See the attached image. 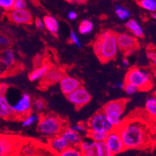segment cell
<instances>
[{"label": "cell", "mask_w": 156, "mask_h": 156, "mask_svg": "<svg viewBox=\"0 0 156 156\" xmlns=\"http://www.w3.org/2000/svg\"><path fill=\"white\" fill-rule=\"evenodd\" d=\"M8 89H9V86L5 83H0V94H5L7 92Z\"/></svg>", "instance_id": "obj_41"}, {"label": "cell", "mask_w": 156, "mask_h": 156, "mask_svg": "<svg viewBox=\"0 0 156 156\" xmlns=\"http://www.w3.org/2000/svg\"><path fill=\"white\" fill-rule=\"evenodd\" d=\"M33 64H34V66H35V68L41 66V65L43 64L42 56L40 55H36V56L34 58V59H33Z\"/></svg>", "instance_id": "obj_39"}, {"label": "cell", "mask_w": 156, "mask_h": 156, "mask_svg": "<svg viewBox=\"0 0 156 156\" xmlns=\"http://www.w3.org/2000/svg\"><path fill=\"white\" fill-rule=\"evenodd\" d=\"M66 1H68V2H69L76 3V4H83V3H85L87 0H66Z\"/></svg>", "instance_id": "obj_45"}, {"label": "cell", "mask_w": 156, "mask_h": 156, "mask_svg": "<svg viewBox=\"0 0 156 156\" xmlns=\"http://www.w3.org/2000/svg\"><path fill=\"white\" fill-rule=\"evenodd\" d=\"M35 23V26L38 29H41V30H44V22H43V20L40 19V18H37L34 21Z\"/></svg>", "instance_id": "obj_40"}, {"label": "cell", "mask_w": 156, "mask_h": 156, "mask_svg": "<svg viewBox=\"0 0 156 156\" xmlns=\"http://www.w3.org/2000/svg\"><path fill=\"white\" fill-rule=\"evenodd\" d=\"M58 83H59V87H60L61 91L65 95H67L69 93L81 86V83L80 80L73 76H67V75H65Z\"/></svg>", "instance_id": "obj_15"}, {"label": "cell", "mask_w": 156, "mask_h": 156, "mask_svg": "<svg viewBox=\"0 0 156 156\" xmlns=\"http://www.w3.org/2000/svg\"><path fill=\"white\" fill-rule=\"evenodd\" d=\"M86 124L88 128V130L104 132L107 133L115 129L112 123L109 122L105 114L102 112V110L95 112L86 122Z\"/></svg>", "instance_id": "obj_6"}, {"label": "cell", "mask_w": 156, "mask_h": 156, "mask_svg": "<svg viewBox=\"0 0 156 156\" xmlns=\"http://www.w3.org/2000/svg\"><path fill=\"white\" fill-rule=\"evenodd\" d=\"M2 75L1 74V73H0V79H1V78H2Z\"/></svg>", "instance_id": "obj_49"}, {"label": "cell", "mask_w": 156, "mask_h": 156, "mask_svg": "<svg viewBox=\"0 0 156 156\" xmlns=\"http://www.w3.org/2000/svg\"><path fill=\"white\" fill-rule=\"evenodd\" d=\"M57 156H83V154L78 146H69Z\"/></svg>", "instance_id": "obj_26"}, {"label": "cell", "mask_w": 156, "mask_h": 156, "mask_svg": "<svg viewBox=\"0 0 156 156\" xmlns=\"http://www.w3.org/2000/svg\"><path fill=\"white\" fill-rule=\"evenodd\" d=\"M69 39H70L71 42L74 44L76 47L78 48H81L82 46V44H81V41H80V38L78 37L77 34L75 31L72 30L70 32V34H69Z\"/></svg>", "instance_id": "obj_36"}, {"label": "cell", "mask_w": 156, "mask_h": 156, "mask_svg": "<svg viewBox=\"0 0 156 156\" xmlns=\"http://www.w3.org/2000/svg\"><path fill=\"white\" fill-rule=\"evenodd\" d=\"M15 117L24 118L30 113L32 108V100L30 96L27 93H22L19 99L13 104H11Z\"/></svg>", "instance_id": "obj_9"}, {"label": "cell", "mask_w": 156, "mask_h": 156, "mask_svg": "<svg viewBox=\"0 0 156 156\" xmlns=\"http://www.w3.org/2000/svg\"><path fill=\"white\" fill-rule=\"evenodd\" d=\"M117 44L119 50L123 51L125 55L133 54L139 48V44L136 37L131 34L121 33L116 34Z\"/></svg>", "instance_id": "obj_8"}, {"label": "cell", "mask_w": 156, "mask_h": 156, "mask_svg": "<svg viewBox=\"0 0 156 156\" xmlns=\"http://www.w3.org/2000/svg\"><path fill=\"white\" fill-rule=\"evenodd\" d=\"M122 90H124L125 92L127 94H129V95L136 94V92H138L139 90H140L138 87H136L135 85H133V84L130 83H126V82H124V86H123Z\"/></svg>", "instance_id": "obj_34"}, {"label": "cell", "mask_w": 156, "mask_h": 156, "mask_svg": "<svg viewBox=\"0 0 156 156\" xmlns=\"http://www.w3.org/2000/svg\"><path fill=\"white\" fill-rule=\"evenodd\" d=\"M27 8V2L26 0H15L13 9H23Z\"/></svg>", "instance_id": "obj_38"}, {"label": "cell", "mask_w": 156, "mask_h": 156, "mask_svg": "<svg viewBox=\"0 0 156 156\" xmlns=\"http://www.w3.org/2000/svg\"><path fill=\"white\" fill-rule=\"evenodd\" d=\"M14 2L15 0H0V8L9 12L13 9Z\"/></svg>", "instance_id": "obj_35"}, {"label": "cell", "mask_w": 156, "mask_h": 156, "mask_svg": "<svg viewBox=\"0 0 156 156\" xmlns=\"http://www.w3.org/2000/svg\"><path fill=\"white\" fill-rule=\"evenodd\" d=\"M22 140L11 135L0 134V156H16Z\"/></svg>", "instance_id": "obj_7"}, {"label": "cell", "mask_w": 156, "mask_h": 156, "mask_svg": "<svg viewBox=\"0 0 156 156\" xmlns=\"http://www.w3.org/2000/svg\"><path fill=\"white\" fill-rule=\"evenodd\" d=\"M78 147L82 151L83 156H98V142L90 140L87 136L83 138Z\"/></svg>", "instance_id": "obj_16"}, {"label": "cell", "mask_w": 156, "mask_h": 156, "mask_svg": "<svg viewBox=\"0 0 156 156\" xmlns=\"http://www.w3.org/2000/svg\"><path fill=\"white\" fill-rule=\"evenodd\" d=\"M93 50L101 62L113 60L119 51L116 34L108 30L101 31L93 44Z\"/></svg>", "instance_id": "obj_2"}, {"label": "cell", "mask_w": 156, "mask_h": 156, "mask_svg": "<svg viewBox=\"0 0 156 156\" xmlns=\"http://www.w3.org/2000/svg\"><path fill=\"white\" fill-rule=\"evenodd\" d=\"M39 118L40 117L38 116V115H37L36 113H30L24 117L23 119V121H22V125L24 127H28V126H30L31 125L34 124L35 122H38Z\"/></svg>", "instance_id": "obj_29"}, {"label": "cell", "mask_w": 156, "mask_h": 156, "mask_svg": "<svg viewBox=\"0 0 156 156\" xmlns=\"http://www.w3.org/2000/svg\"><path fill=\"white\" fill-rule=\"evenodd\" d=\"M138 4L144 9L153 12L156 11V0H140Z\"/></svg>", "instance_id": "obj_30"}, {"label": "cell", "mask_w": 156, "mask_h": 156, "mask_svg": "<svg viewBox=\"0 0 156 156\" xmlns=\"http://www.w3.org/2000/svg\"><path fill=\"white\" fill-rule=\"evenodd\" d=\"M66 96L68 101L71 104H73L78 109L87 105L91 99L90 93L87 91V89L82 86L79 87Z\"/></svg>", "instance_id": "obj_10"}, {"label": "cell", "mask_w": 156, "mask_h": 156, "mask_svg": "<svg viewBox=\"0 0 156 156\" xmlns=\"http://www.w3.org/2000/svg\"><path fill=\"white\" fill-rule=\"evenodd\" d=\"M69 146V143L60 134L49 138V140H48V147L55 154H60Z\"/></svg>", "instance_id": "obj_17"}, {"label": "cell", "mask_w": 156, "mask_h": 156, "mask_svg": "<svg viewBox=\"0 0 156 156\" xmlns=\"http://www.w3.org/2000/svg\"><path fill=\"white\" fill-rule=\"evenodd\" d=\"M19 152H20L22 156H35L36 149L31 144H21Z\"/></svg>", "instance_id": "obj_28"}, {"label": "cell", "mask_w": 156, "mask_h": 156, "mask_svg": "<svg viewBox=\"0 0 156 156\" xmlns=\"http://www.w3.org/2000/svg\"><path fill=\"white\" fill-rule=\"evenodd\" d=\"M15 117L12 105L5 94H0V118L10 119Z\"/></svg>", "instance_id": "obj_18"}, {"label": "cell", "mask_w": 156, "mask_h": 156, "mask_svg": "<svg viewBox=\"0 0 156 156\" xmlns=\"http://www.w3.org/2000/svg\"><path fill=\"white\" fill-rule=\"evenodd\" d=\"M152 17L154 18V19H156V14H155V12H153V13H152Z\"/></svg>", "instance_id": "obj_48"}, {"label": "cell", "mask_w": 156, "mask_h": 156, "mask_svg": "<svg viewBox=\"0 0 156 156\" xmlns=\"http://www.w3.org/2000/svg\"><path fill=\"white\" fill-rule=\"evenodd\" d=\"M98 156H113L107 147L105 141L98 142Z\"/></svg>", "instance_id": "obj_32"}, {"label": "cell", "mask_w": 156, "mask_h": 156, "mask_svg": "<svg viewBox=\"0 0 156 156\" xmlns=\"http://www.w3.org/2000/svg\"><path fill=\"white\" fill-rule=\"evenodd\" d=\"M108 133H104V132L94 131V130H88L87 133V136L90 140H94L95 142H102L105 141L107 137Z\"/></svg>", "instance_id": "obj_25"}, {"label": "cell", "mask_w": 156, "mask_h": 156, "mask_svg": "<svg viewBox=\"0 0 156 156\" xmlns=\"http://www.w3.org/2000/svg\"><path fill=\"white\" fill-rule=\"evenodd\" d=\"M124 82L132 83L138 87L140 90H150L153 86L151 74L144 69L136 67L128 70L125 76Z\"/></svg>", "instance_id": "obj_4"}, {"label": "cell", "mask_w": 156, "mask_h": 156, "mask_svg": "<svg viewBox=\"0 0 156 156\" xmlns=\"http://www.w3.org/2000/svg\"><path fill=\"white\" fill-rule=\"evenodd\" d=\"M125 149H140L147 147L150 141V127L143 119L122 121L118 128Z\"/></svg>", "instance_id": "obj_1"}, {"label": "cell", "mask_w": 156, "mask_h": 156, "mask_svg": "<svg viewBox=\"0 0 156 156\" xmlns=\"http://www.w3.org/2000/svg\"><path fill=\"white\" fill-rule=\"evenodd\" d=\"M67 17L68 19L70 20H76V17H77V13H76V12H74V11H70V12H69V13H68Z\"/></svg>", "instance_id": "obj_42"}, {"label": "cell", "mask_w": 156, "mask_h": 156, "mask_svg": "<svg viewBox=\"0 0 156 156\" xmlns=\"http://www.w3.org/2000/svg\"><path fill=\"white\" fill-rule=\"evenodd\" d=\"M94 28V24H93L92 21L90 20H81L78 26V31L80 34H90V32L93 30Z\"/></svg>", "instance_id": "obj_24"}, {"label": "cell", "mask_w": 156, "mask_h": 156, "mask_svg": "<svg viewBox=\"0 0 156 156\" xmlns=\"http://www.w3.org/2000/svg\"><path fill=\"white\" fill-rule=\"evenodd\" d=\"M147 57L150 59L152 60L153 58L156 57V52L154 51H147Z\"/></svg>", "instance_id": "obj_43"}, {"label": "cell", "mask_w": 156, "mask_h": 156, "mask_svg": "<svg viewBox=\"0 0 156 156\" xmlns=\"http://www.w3.org/2000/svg\"><path fill=\"white\" fill-rule=\"evenodd\" d=\"M155 14H156V11H155Z\"/></svg>", "instance_id": "obj_50"}, {"label": "cell", "mask_w": 156, "mask_h": 156, "mask_svg": "<svg viewBox=\"0 0 156 156\" xmlns=\"http://www.w3.org/2000/svg\"><path fill=\"white\" fill-rule=\"evenodd\" d=\"M151 62H152L153 65H154V66H156V57H155V58H153L152 60H151Z\"/></svg>", "instance_id": "obj_47"}, {"label": "cell", "mask_w": 156, "mask_h": 156, "mask_svg": "<svg viewBox=\"0 0 156 156\" xmlns=\"http://www.w3.org/2000/svg\"><path fill=\"white\" fill-rule=\"evenodd\" d=\"M126 27L135 37H142L144 36V30L142 27L133 19L128 20Z\"/></svg>", "instance_id": "obj_22"}, {"label": "cell", "mask_w": 156, "mask_h": 156, "mask_svg": "<svg viewBox=\"0 0 156 156\" xmlns=\"http://www.w3.org/2000/svg\"><path fill=\"white\" fill-rule=\"evenodd\" d=\"M43 22L44 24V29L48 30L51 34H58V30H59V24L56 18L50 15H47L43 18Z\"/></svg>", "instance_id": "obj_21"}, {"label": "cell", "mask_w": 156, "mask_h": 156, "mask_svg": "<svg viewBox=\"0 0 156 156\" xmlns=\"http://www.w3.org/2000/svg\"><path fill=\"white\" fill-rule=\"evenodd\" d=\"M66 127V122L55 114L41 115L37 122V129L42 136L48 138L58 136Z\"/></svg>", "instance_id": "obj_3"}, {"label": "cell", "mask_w": 156, "mask_h": 156, "mask_svg": "<svg viewBox=\"0 0 156 156\" xmlns=\"http://www.w3.org/2000/svg\"><path fill=\"white\" fill-rule=\"evenodd\" d=\"M69 128L73 129V130H74V131L77 132L78 133H80L82 136H83V134L87 136V133L88 132V128H87V124L86 123H83V122L76 123V124L71 126Z\"/></svg>", "instance_id": "obj_31"}, {"label": "cell", "mask_w": 156, "mask_h": 156, "mask_svg": "<svg viewBox=\"0 0 156 156\" xmlns=\"http://www.w3.org/2000/svg\"><path fill=\"white\" fill-rule=\"evenodd\" d=\"M50 66L48 64L43 63L41 66L36 67L35 69L29 73L28 78L30 81H38V80H41L43 79L46 73L48 72V69H49Z\"/></svg>", "instance_id": "obj_20"}, {"label": "cell", "mask_w": 156, "mask_h": 156, "mask_svg": "<svg viewBox=\"0 0 156 156\" xmlns=\"http://www.w3.org/2000/svg\"><path fill=\"white\" fill-rule=\"evenodd\" d=\"M115 88L119 89V90H122L123 89V86H124V81H119L116 82V83L114 84Z\"/></svg>", "instance_id": "obj_44"}, {"label": "cell", "mask_w": 156, "mask_h": 156, "mask_svg": "<svg viewBox=\"0 0 156 156\" xmlns=\"http://www.w3.org/2000/svg\"><path fill=\"white\" fill-rule=\"evenodd\" d=\"M64 76H65V73H64V71L62 69H61L60 68L56 67V66H50L45 76L41 80V83L42 85L44 86H50L52 85V84H55V83L60 81V80Z\"/></svg>", "instance_id": "obj_14"}, {"label": "cell", "mask_w": 156, "mask_h": 156, "mask_svg": "<svg viewBox=\"0 0 156 156\" xmlns=\"http://www.w3.org/2000/svg\"><path fill=\"white\" fill-rule=\"evenodd\" d=\"M122 65H123V66H129V60H128L127 58H124L123 59H122Z\"/></svg>", "instance_id": "obj_46"}, {"label": "cell", "mask_w": 156, "mask_h": 156, "mask_svg": "<svg viewBox=\"0 0 156 156\" xmlns=\"http://www.w3.org/2000/svg\"><path fill=\"white\" fill-rule=\"evenodd\" d=\"M144 109L151 119L156 120V98L151 97L146 100Z\"/></svg>", "instance_id": "obj_23"}, {"label": "cell", "mask_w": 156, "mask_h": 156, "mask_svg": "<svg viewBox=\"0 0 156 156\" xmlns=\"http://www.w3.org/2000/svg\"><path fill=\"white\" fill-rule=\"evenodd\" d=\"M60 135L69 143V146H78L83 140L82 135L73 130L69 127L65 128Z\"/></svg>", "instance_id": "obj_19"}, {"label": "cell", "mask_w": 156, "mask_h": 156, "mask_svg": "<svg viewBox=\"0 0 156 156\" xmlns=\"http://www.w3.org/2000/svg\"><path fill=\"white\" fill-rule=\"evenodd\" d=\"M105 142L113 155L119 154L126 150L120 134L117 129H114L108 133Z\"/></svg>", "instance_id": "obj_11"}, {"label": "cell", "mask_w": 156, "mask_h": 156, "mask_svg": "<svg viewBox=\"0 0 156 156\" xmlns=\"http://www.w3.org/2000/svg\"><path fill=\"white\" fill-rule=\"evenodd\" d=\"M127 100H113L106 103L102 108V112L105 114L112 126L118 128L122 123V116L126 108Z\"/></svg>", "instance_id": "obj_5"}, {"label": "cell", "mask_w": 156, "mask_h": 156, "mask_svg": "<svg viewBox=\"0 0 156 156\" xmlns=\"http://www.w3.org/2000/svg\"><path fill=\"white\" fill-rule=\"evenodd\" d=\"M32 106L34 107V108L37 112H41L46 107V102L42 98H35L34 101L32 102Z\"/></svg>", "instance_id": "obj_33"}, {"label": "cell", "mask_w": 156, "mask_h": 156, "mask_svg": "<svg viewBox=\"0 0 156 156\" xmlns=\"http://www.w3.org/2000/svg\"><path fill=\"white\" fill-rule=\"evenodd\" d=\"M9 20L17 24H30L33 22L31 12L27 9H12L7 13Z\"/></svg>", "instance_id": "obj_12"}, {"label": "cell", "mask_w": 156, "mask_h": 156, "mask_svg": "<svg viewBox=\"0 0 156 156\" xmlns=\"http://www.w3.org/2000/svg\"><path fill=\"white\" fill-rule=\"evenodd\" d=\"M16 63V56L11 48H6L0 51V73L3 74Z\"/></svg>", "instance_id": "obj_13"}, {"label": "cell", "mask_w": 156, "mask_h": 156, "mask_svg": "<svg viewBox=\"0 0 156 156\" xmlns=\"http://www.w3.org/2000/svg\"><path fill=\"white\" fill-rule=\"evenodd\" d=\"M115 12L116 16L122 20H126L129 19L131 16V13L126 8L123 7L122 5H116L115 7Z\"/></svg>", "instance_id": "obj_27"}, {"label": "cell", "mask_w": 156, "mask_h": 156, "mask_svg": "<svg viewBox=\"0 0 156 156\" xmlns=\"http://www.w3.org/2000/svg\"><path fill=\"white\" fill-rule=\"evenodd\" d=\"M11 44V41L8 36L5 34H0V47L6 48Z\"/></svg>", "instance_id": "obj_37"}]
</instances>
